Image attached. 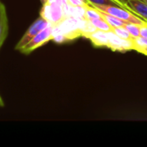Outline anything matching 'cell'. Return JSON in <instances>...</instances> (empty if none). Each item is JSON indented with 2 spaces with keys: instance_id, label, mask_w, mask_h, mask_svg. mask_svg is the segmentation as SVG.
Here are the masks:
<instances>
[{
  "instance_id": "19",
  "label": "cell",
  "mask_w": 147,
  "mask_h": 147,
  "mask_svg": "<svg viewBox=\"0 0 147 147\" xmlns=\"http://www.w3.org/2000/svg\"><path fill=\"white\" fill-rule=\"evenodd\" d=\"M3 105H4V102H3V101L2 97L0 96V107H3Z\"/></svg>"
},
{
  "instance_id": "20",
  "label": "cell",
  "mask_w": 147,
  "mask_h": 147,
  "mask_svg": "<svg viewBox=\"0 0 147 147\" xmlns=\"http://www.w3.org/2000/svg\"><path fill=\"white\" fill-rule=\"evenodd\" d=\"M40 2L42 3V4H45L47 2V0H40Z\"/></svg>"
},
{
  "instance_id": "7",
  "label": "cell",
  "mask_w": 147,
  "mask_h": 147,
  "mask_svg": "<svg viewBox=\"0 0 147 147\" xmlns=\"http://www.w3.org/2000/svg\"><path fill=\"white\" fill-rule=\"evenodd\" d=\"M8 34V17L3 3L0 2V49Z\"/></svg>"
},
{
  "instance_id": "10",
  "label": "cell",
  "mask_w": 147,
  "mask_h": 147,
  "mask_svg": "<svg viewBox=\"0 0 147 147\" xmlns=\"http://www.w3.org/2000/svg\"><path fill=\"white\" fill-rule=\"evenodd\" d=\"M90 22L97 30H101L104 32H112V28L109 25V23L102 17L99 19H94Z\"/></svg>"
},
{
  "instance_id": "13",
  "label": "cell",
  "mask_w": 147,
  "mask_h": 147,
  "mask_svg": "<svg viewBox=\"0 0 147 147\" xmlns=\"http://www.w3.org/2000/svg\"><path fill=\"white\" fill-rule=\"evenodd\" d=\"M124 27L127 29V31L129 32V34H131V36L133 38L140 37V25H138V24H135V23H131V22H127Z\"/></svg>"
},
{
  "instance_id": "21",
  "label": "cell",
  "mask_w": 147,
  "mask_h": 147,
  "mask_svg": "<svg viewBox=\"0 0 147 147\" xmlns=\"http://www.w3.org/2000/svg\"><path fill=\"white\" fill-rule=\"evenodd\" d=\"M142 1H144L145 3H147V0H142Z\"/></svg>"
},
{
  "instance_id": "11",
  "label": "cell",
  "mask_w": 147,
  "mask_h": 147,
  "mask_svg": "<svg viewBox=\"0 0 147 147\" xmlns=\"http://www.w3.org/2000/svg\"><path fill=\"white\" fill-rule=\"evenodd\" d=\"M102 18L100 12L95 9L94 7H92L91 5H90L89 3L86 5L85 8V13H84V19L88 20V21H91L94 19H99Z\"/></svg>"
},
{
  "instance_id": "5",
  "label": "cell",
  "mask_w": 147,
  "mask_h": 147,
  "mask_svg": "<svg viewBox=\"0 0 147 147\" xmlns=\"http://www.w3.org/2000/svg\"><path fill=\"white\" fill-rule=\"evenodd\" d=\"M109 34V44L108 47L113 51L124 52L127 50H133L132 40H125L120 38L113 32H108Z\"/></svg>"
},
{
  "instance_id": "8",
  "label": "cell",
  "mask_w": 147,
  "mask_h": 147,
  "mask_svg": "<svg viewBox=\"0 0 147 147\" xmlns=\"http://www.w3.org/2000/svg\"><path fill=\"white\" fill-rule=\"evenodd\" d=\"M86 38L90 39L91 42L96 47H108L109 44V34L108 32L96 30L93 33L90 34Z\"/></svg>"
},
{
  "instance_id": "3",
  "label": "cell",
  "mask_w": 147,
  "mask_h": 147,
  "mask_svg": "<svg viewBox=\"0 0 147 147\" xmlns=\"http://www.w3.org/2000/svg\"><path fill=\"white\" fill-rule=\"evenodd\" d=\"M53 25H48L47 28L39 32L32 40H30L25 46H23L19 51L24 54H29L35 49L45 45L49 40H53Z\"/></svg>"
},
{
  "instance_id": "14",
  "label": "cell",
  "mask_w": 147,
  "mask_h": 147,
  "mask_svg": "<svg viewBox=\"0 0 147 147\" xmlns=\"http://www.w3.org/2000/svg\"><path fill=\"white\" fill-rule=\"evenodd\" d=\"M89 3L90 4H113V5H118L121 6L117 1L115 0H87ZM122 7V6H121Z\"/></svg>"
},
{
  "instance_id": "2",
  "label": "cell",
  "mask_w": 147,
  "mask_h": 147,
  "mask_svg": "<svg viewBox=\"0 0 147 147\" xmlns=\"http://www.w3.org/2000/svg\"><path fill=\"white\" fill-rule=\"evenodd\" d=\"M40 15L53 26L59 23L65 18L63 6L60 3L52 1H47L43 4Z\"/></svg>"
},
{
  "instance_id": "15",
  "label": "cell",
  "mask_w": 147,
  "mask_h": 147,
  "mask_svg": "<svg viewBox=\"0 0 147 147\" xmlns=\"http://www.w3.org/2000/svg\"><path fill=\"white\" fill-rule=\"evenodd\" d=\"M67 3L71 6H74V7L86 6L89 3L87 0H67Z\"/></svg>"
},
{
  "instance_id": "9",
  "label": "cell",
  "mask_w": 147,
  "mask_h": 147,
  "mask_svg": "<svg viewBox=\"0 0 147 147\" xmlns=\"http://www.w3.org/2000/svg\"><path fill=\"white\" fill-rule=\"evenodd\" d=\"M98 10V9H97ZM101 14V16L109 23V25L113 28H116V27H123L125 26V24L127 23V22L118 18V17H115L114 16H111V15H109L107 13H104V12H102L100 10H98Z\"/></svg>"
},
{
  "instance_id": "1",
  "label": "cell",
  "mask_w": 147,
  "mask_h": 147,
  "mask_svg": "<svg viewBox=\"0 0 147 147\" xmlns=\"http://www.w3.org/2000/svg\"><path fill=\"white\" fill-rule=\"evenodd\" d=\"M89 4L102 12L118 17L127 22L135 23L140 26L147 24V22L146 20L138 16L137 15H135L134 13H133L132 11H130L129 9L124 7L113 5V4H90V3Z\"/></svg>"
},
{
  "instance_id": "17",
  "label": "cell",
  "mask_w": 147,
  "mask_h": 147,
  "mask_svg": "<svg viewBox=\"0 0 147 147\" xmlns=\"http://www.w3.org/2000/svg\"><path fill=\"white\" fill-rule=\"evenodd\" d=\"M138 52H139V53H143V54H145V55H146L147 56V47L141 48V49H140Z\"/></svg>"
},
{
  "instance_id": "16",
  "label": "cell",
  "mask_w": 147,
  "mask_h": 147,
  "mask_svg": "<svg viewBox=\"0 0 147 147\" xmlns=\"http://www.w3.org/2000/svg\"><path fill=\"white\" fill-rule=\"evenodd\" d=\"M140 36L147 38V24L140 26Z\"/></svg>"
},
{
  "instance_id": "12",
  "label": "cell",
  "mask_w": 147,
  "mask_h": 147,
  "mask_svg": "<svg viewBox=\"0 0 147 147\" xmlns=\"http://www.w3.org/2000/svg\"><path fill=\"white\" fill-rule=\"evenodd\" d=\"M112 32L116 34L117 36H119L120 38L125 39V40H132L133 37L131 36V34H129V32L127 31V29L123 26V27H116V28H112Z\"/></svg>"
},
{
  "instance_id": "6",
  "label": "cell",
  "mask_w": 147,
  "mask_h": 147,
  "mask_svg": "<svg viewBox=\"0 0 147 147\" xmlns=\"http://www.w3.org/2000/svg\"><path fill=\"white\" fill-rule=\"evenodd\" d=\"M147 22V3L142 0H128L123 6Z\"/></svg>"
},
{
  "instance_id": "4",
  "label": "cell",
  "mask_w": 147,
  "mask_h": 147,
  "mask_svg": "<svg viewBox=\"0 0 147 147\" xmlns=\"http://www.w3.org/2000/svg\"><path fill=\"white\" fill-rule=\"evenodd\" d=\"M48 25H50V23L44 19L42 16H40V17H38L32 24L31 26L28 28V30L25 32V34L22 35V37L19 40V41L17 42V44L15 47L16 50H20L23 46H25L30 40H32L39 32H40L42 29H44L45 28H47Z\"/></svg>"
},
{
  "instance_id": "18",
  "label": "cell",
  "mask_w": 147,
  "mask_h": 147,
  "mask_svg": "<svg viewBox=\"0 0 147 147\" xmlns=\"http://www.w3.org/2000/svg\"><path fill=\"white\" fill-rule=\"evenodd\" d=\"M115 1H117V2H118V3L122 6V7H123V6H124V4H125L128 0H115Z\"/></svg>"
}]
</instances>
